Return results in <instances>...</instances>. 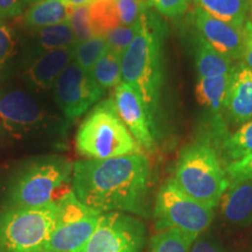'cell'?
I'll return each mask as SVG.
<instances>
[{
  "label": "cell",
  "instance_id": "26",
  "mask_svg": "<svg viewBox=\"0 0 252 252\" xmlns=\"http://www.w3.org/2000/svg\"><path fill=\"white\" fill-rule=\"evenodd\" d=\"M109 50L105 36H94L75 46L74 61L86 71H91L97 61Z\"/></svg>",
  "mask_w": 252,
  "mask_h": 252
},
{
  "label": "cell",
  "instance_id": "20",
  "mask_svg": "<svg viewBox=\"0 0 252 252\" xmlns=\"http://www.w3.org/2000/svg\"><path fill=\"white\" fill-rule=\"evenodd\" d=\"M195 6L212 17L244 28L250 14L251 0H193Z\"/></svg>",
  "mask_w": 252,
  "mask_h": 252
},
{
  "label": "cell",
  "instance_id": "11",
  "mask_svg": "<svg viewBox=\"0 0 252 252\" xmlns=\"http://www.w3.org/2000/svg\"><path fill=\"white\" fill-rule=\"evenodd\" d=\"M50 94L63 117L71 123L98 102L104 90L97 86L89 71L72 60L56 78Z\"/></svg>",
  "mask_w": 252,
  "mask_h": 252
},
{
  "label": "cell",
  "instance_id": "15",
  "mask_svg": "<svg viewBox=\"0 0 252 252\" xmlns=\"http://www.w3.org/2000/svg\"><path fill=\"white\" fill-rule=\"evenodd\" d=\"M74 49L75 47L50 50L37 56L19 71L18 80L36 93L50 94L56 78L74 60Z\"/></svg>",
  "mask_w": 252,
  "mask_h": 252
},
{
  "label": "cell",
  "instance_id": "27",
  "mask_svg": "<svg viewBox=\"0 0 252 252\" xmlns=\"http://www.w3.org/2000/svg\"><path fill=\"white\" fill-rule=\"evenodd\" d=\"M193 242L178 230H165L151 238L149 252H189Z\"/></svg>",
  "mask_w": 252,
  "mask_h": 252
},
{
  "label": "cell",
  "instance_id": "19",
  "mask_svg": "<svg viewBox=\"0 0 252 252\" xmlns=\"http://www.w3.org/2000/svg\"><path fill=\"white\" fill-rule=\"evenodd\" d=\"M231 72L216 77H198L195 86L197 102L212 112L220 116L225 109V98L228 94Z\"/></svg>",
  "mask_w": 252,
  "mask_h": 252
},
{
  "label": "cell",
  "instance_id": "1",
  "mask_svg": "<svg viewBox=\"0 0 252 252\" xmlns=\"http://www.w3.org/2000/svg\"><path fill=\"white\" fill-rule=\"evenodd\" d=\"M152 169L146 153L74 162L71 189L82 204L102 214L150 219Z\"/></svg>",
  "mask_w": 252,
  "mask_h": 252
},
{
  "label": "cell",
  "instance_id": "17",
  "mask_svg": "<svg viewBox=\"0 0 252 252\" xmlns=\"http://www.w3.org/2000/svg\"><path fill=\"white\" fill-rule=\"evenodd\" d=\"M219 207L223 219L237 228L252 224V180L229 186Z\"/></svg>",
  "mask_w": 252,
  "mask_h": 252
},
{
  "label": "cell",
  "instance_id": "22",
  "mask_svg": "<svg viewBox=\"0 0 252 252\" xmlns=\"http://www.w3.org/2000/svg\"><path fill=\"white\" fill-rule=\"evenodd\" d=\"M217 152L223 165L237 161L252 152V121L245 123L234 133L220 141Z\"/></svg>",
  "mask_w": 252,
  "mask_h": 252
},
{
  "label": "cell",
  "instance_id": "34",
  "mask_svg": "<svg viewBox=\"0 0 252 252\" xmlns=\"http://www.w3.org/2000/svg\"><path fill=\"white\" fill-rule=\"evenodd\" d=\"M25 11L20 0H0V18L5 19L17 18Z\"/></svg>",
  "mask_w": 252,
  "mask_h": 252
},
{
  "label": "cell",
  "instance_id": "14",
  "mask_svg": "<svg viewBox=\"0 0 252 252\" xmlns=\"http://www.w3.org/2000/svg\"><path fill=\"white\" fill-rule=\"evenodd\" d=\"M27 35L21 37L20 54L17 62V70L50 50L71 48L78 43L74 32L68 23L39 30H28Z\"/></svg>",
  "mask_w": 252,
  "mask_h": 252
},
{
  "label": "cell",
  "instance_id": "29",
  "mask_svg": "<svg viewBox=\"0 0 252 252\" xmlns=\"http://www.w3.org/2000/svg\"><path fill=\"white\" fill-rule=\"evenodd\" d=\"M68 24L74 32L78 42L89 40L94 36L93 27L90 25L89 14H88V6L75 8L69 18Z\"/></svg>",
  "mask_w": 252,
  "mask_h": 252
},
{
  "label": "cell",
  "instance_id": "6",
  "mask_svg": "<svg viewBox=\"0 0 252 252\" xmlns=\"http://www.w3.org/2000/svg\"><path fill=\"white\" fill-rule=\"evenodd\" d=\"M76 151L84 159H110L145 153L119 117L112 98L97 104L78 127Z\"/></svg>",
  "mask_w": 252,
  "mask_h": 252
},
{
  "label": "cell",
  "instance_id": "37",
  "mask_svg": "<svg viewBox=\"0 0 252 252\" xmlns=\"http://www.w3.org/2000/svg\"><path fill=\"white\" fill-rule=\"evenodd\" d=\"M21 4L25 6H30L33 4H36V2H41V1H54V0H20Z\"/></svg>",
  "mask_w": 252,
  "mask_h": 252
},
{
  "label": "cell",
  "instance_id": "8",
  "mask_svg": "<svg viewBox=\"0 0 252 252\" xmlns=\"http://www.w3.org/2000/svg\"><path fill=\"white\" fill-rule=\"evenodd\" d=\"M152 214L157 232L174 229L191 241L204 234L214 220L213 208L182 191L172 178L160 186Z\"/></svg>",
  "mask_w": 252,
  "mask_h": 252
},
{
  "label": "cell",
  "instance_id": "33",
  "mask_svg": "<svg viewBox=\"0 0 252 252\" xmlns=\"http://www.w3.org/2000/svg\"><path fill=\"white\" fill-rule=\"evenodd\" d=\"M189 252H228L217 239L204 232L195 239Z\"/></svg>",
  "mask_w": 252,
  "mask_h": 252
},
{
  "label": "cell",
  "instance_id": "5",
  "mask_svg": "<svg viewBox=\"0 0 252 252\" xmlns=\"http://www.w3.org/2000/svg\"><path fill=\"white\" fill-rule=\"evenodd\" d=\"M172 179L182 191L213 209L230 186L217 149L207 140L182 150Z\"/></svg>",
  "mask_w": 252,
  "mask_h": 252
},
{
  "label": "cell",
  "instance_id": "28",
  "mask_svg": "<svg viewBox=\"0 0 252 252\" xmlns=\"http://www.w3.org/2000/svg\"><path fill=\"white\" fill-rule=\"evenodd\" d=\"M137 23L131 26H118L113 28L105 35L109 49L117 53L118 55H123L131 42L133 41L135 33H137Z\"/></svg>",
  "mask_w": 252,
  "mask_h": 252
},
{
  "label": "cell",
  "instance_id": "38",
  "mask_svg": "<svg viewBox=\"0 0 252 252\" xmlns=\"http://www.w3.org/2000/svg\"><path fill=\"white\" fill-rule=\"evenodd\" d=\"M137 1H139L141 5L145 6L146 8H150L151 7V0H137Z\"/></svg>",
  "mask_w": 252,
  "mask_h": 252
},
{
  "label": "cell",
  "instance_id": "2",
  "mask_svg": "<svg viewBox=\"0 0 252 252\" xmlns=\"http://www.w3.org/2000/svg\"><path fill=\"white\" fill-rule=\"evenodd\" d=\"M69 125L49 94L36 93L18 78H0V149L56 145Z\"/></svg>",
  "mask_w": 252,
  "mask_h": 252
},
{
  "label": "cell",
  "instance_id": "7",
  "mask_svg": "<svg viewBox=\"0 0 252 252\" xmlns=\"http://www.w3.org/2000/svg\"><path fill=\"white\" fill-rule=\"evenodd\" d=\"M59 213V202L0 208V252H40L55 228Z\"/></svg>",
  "mask_w": 252,
  "mask_h": 252
},
{
  "label": "cell",
  "instance_id": "13",
  "mask_svg": "<svg viewBox=\"0 0 252 252\" xmlns=\"http://www.w3.org/2000/svg\"><path fill=\"white\" fill-rule=\"evenodd\" d=\"M190 20L197 34L214 49L232 61H242L244 49V28L232 26L228 23L209 15L194 6Z\"/></svg>",
  "mask_w": 252,
  "mask_h": 252
},
{
  "label": "cell",
  "instance_id": "9",
  "mask_svg": "<svg viewBox=\"0 0 252 252\" xmlns=\"http://www.w3.org/2000/svg\"><path fill=\"white\" fill-rule=\"evenodd\" d=\"M58 222L40 252H76L96 229L100 214L82 204L71 191L59 201Z\"/></svg>",
  "mask_w": 252,
  "mask_h": 252
},
{
  "label": "cell",
  "instance_id": "36",
  "mask_svg": "<svg viewBox=\"0 0 252 252\" xmlns=\"http://www.w3.org/2000/svg\"><path fill=\"white\" fill-rule=\"evenodd\" d=\"M65 5L70 6L72 8H77V7H83V6H88L94 0H62Z\"/></svg>",
  "mask_w": 252,
  "mask_h": 252
},
{
  "label": "cell",
  "instance_id": "25",
  "mask_svg": "<svg viewBox=\"0 0 252 252\" xmlns=\"http://www.w3.org/2000/svg\"><path fill=\"white\" fill-rule=\"evenodd\" d=\"M21 48V37L13 27L0 21V78L6 77L8 67L17 65Z\"/></svg>",
  "mask_w": 252,
  "mask_h": 252
},
{
  "label": "cell",
  "instance_id": "39",
  "mask_svg": "<svg viewBox=\"0 0 252 252\" xmlns=\"http://www.w3.org/2000/svg\"><path fill=\"white\" fill-rule=\"evenodd\" d=\"M249 15H250V19H249V20H250L251 21V23H252V0H251V6H250V14H249Z\"/></svg>",
  "mask_w": 252,
  "mask_h": 252
},
{
  "label": "cell",
  "instance_id": "30",
  "mask_svg": "<svg viewBox=\"0 0 252 252\" xmlns=\"http://www.w3.org/2000/svg\"><path fill=\"white\" fill-rule=\"evenodd\" d=\"M224 168L230 186L252 180V152L237 161L228 163Z\"/></svg>",
  "mask_w": 252,
  "mask_h": 252
},
{
  "label": "cell",
  "instance_id": "40",
  "mask_svg": "<svg viewBox=\"0 0 252 252\" xmlns=\"http://www.w3.org/2000/svg\"><path fill=\"white\" fill-rule=\"evenodd\" d=\"M0 21H2V19H1V18H0Z\"/></svg>",
  "mask_w": 252,
  "mask_h": 252
},
{
  "label": "cell",
  "instance_id": "31",
  "mask_svg": "<svg viewBox=\"0 0 252 252\" xmlns=\"http://www.w3.org/2000/svg\"><path fill=\"white\" fill-rule=\"evenodd\" d=\"M116 4L122 26L134 25L145 9H147L137 0H116Z\"/></svg>",
  "mask_w": 252,
  "mask_h": 252
},
{
  "label": "cell",
  "instance_id": "35",
  "mask_svg": "<svg viewBox=\"0 0 252 252\" xmlns=\"http://www.w3.org/2000/svg\"><path fill=\"white\" fill-rule=\"evenodd\" d=\"M244 49L241 62L252 70V23L249 19L244 26Z\"/></svg>",
  "mask_w": 252,
  "mask_h": 252
},
{
  "label": "cell",
  "instance_id": "32",
  "mask_svg": "<svg viewBox=\"0 0 252 252\" xmlns=\"http://www.w3.org/2000/svg\"><path fill=\"white\" fill-rule=\"evenodd\" d=\"M190 0H151V7L167 18H178L188 11Z\"/></svg>",
  "mask_w": 252,
  "mask_h": 252
},
{
  "label": "cell",
  "instance_id": "18",
  "mask_svg": "<svg viewBox=\"0 0 252 252\" xmlns=\"http://www.w3.org/2000/svg\"><path fill=\"white\" fill-rule=\"evenodd\" d=\"M75 8L65 5L62 0L41 1L30 5L23 12L21 21L27 30H39L68 23Z\"/></svg>",
  "mask_w": 252,
  "mask_h": 252
},
{
  "label": "cell",
  "instance_id": "4",
  "mask_svg": "<svg viewBox=\"0 0 252 252\" xmlns=\"http://www.w3.org/2000/svg\"><path fill=\"white\" fill-rule=\"evenodd\" d=\"M74 162L61 156L32 158L19 166L5 191L6 207L35 208L58 203L69 191Z\"/></svg>",
  "mask_w": 252,
  "mask_h": 252
},
{
  "label": "cell",
  "instance_id": "24",
  "mask_svg": "<svg viewBox=\"0 0 252 252\" xmlns=\"http://www.w3.org/2000/svg\"><path fill=\"white\" fill-rule=\"evenodd\" d=\"M121 59V55L109 49L91 69V76L102 90L117 88L122 83Z\"/></svg>",
  "mask_w": 252,
  "mask_h": 252
},
{
  "label": "cell",
  "instance_id": "16",
  "mask_svg": "<svg viewBox=\"0 0 252 252\" xmlns=\"http://www.w3.org/2000/svg\"><path fill=\"white\" fill-rule=\"evenodd\" d=\"M224 111L235 124L252 121V70L242 62L231 71Z\"/></svg>",
  "mask_w": 252,
  "mask_h": 252
},
{
  "label": "cell",
  "instance_id": "3",
  "mask_svg": "<svg viewBox=\"0 0 252 252\" xmlns=\"http://www.w3.org/2000/svg\"><path fill=\"white\" fill-rule=\"evenodd\" d=\"M137 33L122 55V82L137 91L154 117L163 84V39L166 28L156 14L145 9Z\"/></svg>",
  "mask_w": 252,
  "mask_h": 252
},
{
  "label": "cell",
  "instance_id": "10",
  "mask_svg": "<svg viewBox=\"0 0 252 252\" xmlns=\"http://www.w3.org/2000/svg\"><path fill=\"white\" fill-rule=\"evenodd\" d=\"M147 230L141 219L124 213H106L88 242L76 252H141Z\"/></svg>",
  "mask_w": 252,
  "mask_h": 252
},
{
  "label": "cell",
  "instance_id": "12",
  "mask_svg": "<svg viewBox=\"0 0 252 252\" xmlns=\"http://www.w3.org/2000/svg\"><path fill=\"white\" fill-rule=\"evenodd\" d=\"M112 99L119 117L140 149L146 153L156 152L158 131L154 117L145 106L137 91L122 82L115 88Z\"/></svg>",
  "mask_w": 252,
  "mask_h": 252
},
{
  "label": "cell",
  "instance_id": "23",
  "mask_svg": "<svg viewBox=\"0 0 252 252\" xmlns=\"http://www.w3.org/2000/svg\"><path fill=\"white\" fill-rule=\"evenodd\" d=\"M88 14L94 36H105L113 28L122 26L116 0H94L88 5Z\"/></svg>",
  "mask_w": 252,
  "mask_h": 252
},
{
  "label": "cell",
  "instance_id": "21",
  "mask_svg": "<svg viewBox=\"0 0 252 252\" xmlns=\"http://www.w3.org/2000/svg\"><path fill=\"white\" fill-rule=\"evenodd\" d=\"M195 67L198 77H216L230 74L235 67L232 60L214 49L196 33L195 40Z\"/></svg>",
  "mask_w": 252,
  "mask_h": 252
}]
</instances>
